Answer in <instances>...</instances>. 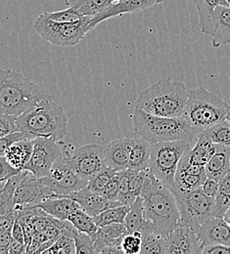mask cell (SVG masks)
Segmentation results:
<instances>
[{
    "mask_svg": "<svg viewBox=\"0 0 230 254\" xmlns=\"http://www.w3.org/2000/svg\"><path fill=\"white\" fill-rule=\"evenodd\" d=\"M143 197L144 216L147 220L141 233L152 232L167 237L180 224V212L174 192L159 181L148 167Z\"/></svg>",
    "mask_w": 230,
    "mask_h": 254,
    "instance_id": "6da1fadb",
    "label": "cell"
},
{
    "mask_svg": "<svg viewBox=\"0 0 230 254\" xmlns=\"http://www.w3.org/2000/svg\"><path fill=\"white\" fill-rule=\"evenodd\" d=\"M52 97L24 74L12 70L0 72V114L20 116Z\"/></svg>",
    "mask_w": 230,
    "mask_h": 254,
    "instance_id": "7a4b0ae2",
    "label": "cell"
},
{
    "mask_svg": "<svg viewBox=\"0 0 230 254\" xmlns=\"http://www.w3.org/2000/svg\"><path fill=\"white\" fill-rule=\"evenodd\" d=\"M188 91L183 82L162 79L139 94L135 108L158 117L180 118L187 103Z\"/></svg>",
    "mask_w": 230,
    "mask_h": 254,
    "instance_id": "3957f363",
    "label": "cell"
},
{
    "mask_svg": "<svg viewBox=\"0 0 230 254\" xmlns=\"http://www.w3.org/2000/svg\"><path fill=\"white\" fill-rule=\"evenodd\" d=\"M19 131L37 137L62 141L68 133V118L63 108L50 100H45L17 117Z\"/></svg>",
    "mask_w": 230,
    "mask_h": 254,
    "instance_id": "277c9868",
    "label": "cell"
},
{
    "mask_svg": "<svg viewBox=\"0 0 230 254\" xmlns=\"http://www.w3.org/2000/svg\"><path fill=\"white\" fill-rule=\"evenodd\" d=\"M134 132L150 144L197 139V133L182 118H164L151 115L135 108L133 114Z\"/></svg>",
    "mask_w": 230,
    "mask_h": 254,
    "instance_id": "5b68a950",
    "label": "cell"
},
{
    "mask_svg": "<svg viewBox=\"0 0 230 254\" xmlns=\"http://www.w3.org/2000/svg\"><path fill=\"white\" fill-rule=\"evenodd\" d=\"M230 105L220 96L200 86L188 91L182 118L197 133L227 119Z\"/></svg>",
    "mask_w": 230,
    "mask_h": 254,
    "instance_id": "8992f818",
    "label": "cell"
},
{
    "mask_svg": "<svg viewBox=\"0 0 230 254\" xmlns=\"http://www.w3.org/2000/svg\"><path fill=\"white\" fill-rule=\"evenodd\" d=\"M197 139L152 144L149 168L155 177L169 189L172 190L174 186V177L180 159L187 151L194 147Z\"/></svg>",
    "mask_w": 230,
    "mask_h": 254,
    "instance_id": "52a82bcc",
    "label": "cell"
},
{
    "mask_svg": "<svg viewBox=\"0 0 230 254\" xmlns=\"http://www.w3.org/2000/svg\"><path fill=\"white\" fill-rule=\"evenodd\" d=\"M92 18L87 16L78 23H60L42 13L35 20L34 29L44 40L60 47H70L78 44L92 31L90 27Z\"/></svg>",
    "mask_w": 230,
    "mask_h": 254,
    "instance_id": "ba28073f",
    "label": "cell"
},
{
    "mask_svg": "<svg viewBox=\"0 0 230 254\" xmlns=\"http://www.w3.org/2000/svg\"><path fill=\"white\" fill-rule=\"evenodd\" d=\"M174 192L179 212L180 224L194 231L215 217V198L208 196L200 188L193 190H172Z\"/></svg>",
    "mask_w": 230,
    "mask_h": 254,
    "instance_id": "9c48e42d",
    "label": "cell"
},
{
    "mask_svg": "<svg viewBox=\"0 0 230 254\" xmlns=\"http://www.w3.org/2000/svg\"><path fill=\"white\" fill-rule=\"evenodd\" d=\"M67 145L54 139L37 137L33 140V151L30 161L24 170L32 172L36 177L48 175L54 162L66 151Z\"/></svg>",
    "mask_w": 230,
    "mask_h": 254,
    "instance_id": "30bf717a",
    "label": "cell"
},
{
    "mask_svg": "<svg viewBox=\"0 0 230 254\" xmlns=\"http://www.w3.org/2000/svg\"><path fill=\"white\" fill-rule=\"evenodd\" d=\"M67 150L52 165L47 176L42 181L59 195H66L76 190H81L88 185V181L81 178L71 167L66 159Z\"/></svg>",
    "mask_w": 230,
    "mask_h": 254,
    "instance_id": "8fae6325",
    "label": "cell"
},
{
    "mask_svg": "<svg viewBox=\"0 0 230 254\" xmlns=\"http://www.w3.org/2000/svg\"><path fill=\"white\" fill-rule=\"evenodd\" d=\"M66 159L77 174L87 181L107 166L104 159L103 147L98 144L85 145L72 154L67 151Z\"/></svg>",
    "mask_w": 230,
    "mask_h": 254,
    "instance_id": "7c38bea8",
    "label": "cell"
},
{
    "mask_svg": "<svg viewBox=\"0 0 230 254\" xmlns=\"http://www.w3.org/2000/svg\"><path fill=\"white\" fill-rule=\"evenodd\" d=\"M53 192L41 178L36 177L28 171L23 180L19 183L15 192V208L23 209L39 204L44 199L54 196Z\"/></svg>",
    "mask_w": 230,
    "mask_h": 254,
    "instance_id": "4fadbf2b",
    "label": "cell"
},
{
    "mask_svg": "<svg viewBox=\"0 0 230 254\" xmlns=\"http://www.w3.org/2000/svg\"><path fill=\"white\" fill-rule=\"evenodd\" d=\"M128 234V229L123 223H114L99 227L92 235L96 254H124L122 242Z\"/></svg>",
    "mask_w": 230,
    "mask_h": 254,
    "instance_id": "5bb4252c",
    "label": "cell"
},
{
    "mask_svg": "<svg viewBox=\"0 0 230 254\" xmlns=\"http://www.w3.org/2000/svg\"><path fill=\"white\" fill-rule=\"evenodd\" d=\"M166 254H203L204 247L196 232L183 225L177 226L166 237Z\"/></svg>",
    "mask_w": 230,
    "mask_h": 254,
    "instance_id": "9a60e30c",
    "label": "cell"
},
{
    "mask_svg": "<svg viewBox=\"0 0 230 254\" xmlns=\"http://www.w3.org/2000/svg\"><path fill=\"white\" fill-rule=\"evenodd\" d=\"M164 0H119L110 3L97 16L92 18L90 23L91 30H94L100 23L125 14L141 12L156 4L162 3Z\"/></svg>",
    "mask_w": 230,
    "mask_h": 254,
    "instance_id": "2e32d148",
    "label": "cell"
},
{
    "mask_svg": "<svg viewBox=\"0 0 230 254\" xmlns=\"http://www.w3.org/2000/svg\"><path fill=\"white\" fill-rule=\"evenodd\" d=\"M63 196L72 198L75 201H77L80 209H82L84 212H86L92 217L97 216L100 213L109 208L123 205L122 202L111 201L97 192L88 189L87 187L81 190H76Z\"/></svg>",
    "mask_w": 230,
    "mask_h": 254,
    "instance_id": "e0dca14e",
    "label": "cell"
},
{
    "mask_svg": "<svg viewBox=\"0 0 230 254\" xmlns=\"http://www.w3.org/2000/svg\"><path fill=\"white\" fill-rule=\"evenodd\" d=\"M202 246H230V226L224 217H213L201 225L195 231Z\"/></svg>",
    "mask_w": 230,
    "mask_h": 254,
    "instance_id": "ac0fdd59",
    "label": "cell"
},
{
    "mask_svg": "<svg viewBox=\"0 0 230 254\" xmlns=\"http://www.w3.org/2000/svg\"><path fill=\"white\" fill-rule=\"evenodd\" d=\"M133 139L120 138L103 147L104 159L107 166L117 172L129 168Z\"/></svg>",
    "mask_w": 230,
    "mask_h": 254,
    "instance_id": "d6986e66",
    "label": "cell"
},
{
    "mask_svg": "<svg viewBox=\"0 0 230 254\" xmlns=\"http://www.w3.org/2000/svg\"><path fill=\"white\" fill-rule=\"evenodd\" d=\"M199 15V27L207 35H214L217 29V8L220 5L230 6L228 0H193Z\"/></svg>",
    "mask_w": 230,
    "mask_h": 254,
    "instance_id": "ffe728a7",
    "label": "cell"
},
{
    "mask_svg": "<svg viewBox=\"0 0 230 254\" xmlns=\"http://www.w3.org/2000/svg\"><path fill=\"white\" fill-rule=\"evenodd\" d=\"M35 206L40 207L52 217L60 220H68L75 211L80 208L78 203L74 199L59 194L47 197Z\"/></svg>",
    "mask_w": 230,
    "mask_h": 254,
    "instance_id": "44dd1931",
    "label": "cell"
},
{
    "mask_svg": "<svg viewBox=\"0 0 230 254\" xmlns=\"http://www.w3.org/2000/svg\"><path fill=\"white\" fill-rule=\"evenodd\" d=\"M207 176L222 180L230 170V148L217 145V151L205 165Z\"/></svg>",
    "mask_w": 230,
    "mask_h": 254,
    "instance_id": "7402d4cb",
    "label": "cell"
},
{
    "mask_svg": "<svg viewBox=\"0 0 230 254\" xmlns=\"http://www.w3.org/2000/svg\"><path fill=\"white\" fill-rule=\"evenodd\" d=\"M33 140L34 139H26L15 143L6 151L3 157H5L14 167L24 170V167L33 155Z\"/></svg>",
    "mask_w": 230,
    "mask_h": 254,
    "instance_id": "603a6c76",
    "label": "cell"
},
{
    "mask_svg": "<svg viewBox=\"0 0 230 254\" xmlns=\"http://www.w3.org/2000/svg\"><path fill=\"white\" fill-rule=\"evenodd\" d=\"M28 170H22L18 175L1 183L0 190V215L15 209V192L19 183L26 176Z\"/></svg>",
    "mask_w": 230,
    "mask_h": 254,
    "instance_id": "cb8c5ba5",
    "label": "cell"
},
{
    "mask_svg": "<svg viewBox=\"0 0 230 254\" xmlns=\"http://www.w3.org/2000/svg\"><path fill=\"white\" fill-rule=\"evenodd\" d=\"M151 147L152 144L142 138L133 139L129 168L136 171L147 169L150 162Z\"/></svg>",
    "mask_w": 230,
    "mask_h": 254,
    "instance_id": "d4e9b609",
    "label": "cell"
},
{
    "mask_svg": "<svg viewBox=\"0 0 230 254\" xmlns=\"http://www.w3.org/2000/svg\"><path fill=\"white\" fill-rule=\"evenodd\" d=\"M218 24L213 35V46L230 44V6L220 5L217 8Z\"/></svg>",
    "mask_w": 230,
    "mask_h": 254,
    "instance_id": "484cf974",
    "label": "cell"
},
{
    "mask_svg": "<svg viewBox=\"0 0 230 254\" xmlns=\"http://www.w3.org/2000/svg\"><path fill=\"white\" fill-rule=\"evenodd\" d=\"M216 151L217 144L213 143L204 133H200L196 144L188 151V155L194 163L205 166Z\"/></svg>",
    "mask_w": 230,
    "mask_h": 254,
    "instance_id": "4316f807",
    "label": "cell"
},
{
    "mask_svg": "<svg viewBox=\"0 0 230 254\" xmlns=\"http://www.w3.org/2000/svg\"><path fill=\"white\" fill-rule=\"evenodd\" d=\"M146 223L147 220L144 216L143 197L139 195L131 205V210L126 217L125 225L128 229V233H133L135 231H141Z\"/></svg>",
    "mask_w": 230,
    "mask_h": 254,
    "instance_id": "83f0119b",
    "label": "cell"
},
{
    "mask_svg": "<svg viewBox=\"0 0 230 254\" xmlns=\"http://www.w3.org/2000/svg\"><path fill=\"white\" fill-rule=\"evenodd\" d=\"M230 208V170L220 182L219 192L215 198V217H225Z\"/></svg>",
    "mask_w": 230,
    "mask_h": 254,
    "instance_id": "f1b7e54d",
    "label": "cell"
},
{
    "mask_svg": "<svg viewBox=\"0 0 230 254\" xmlns=\"http://www.w3.org/2000/svg\"><path fill=\"white\" fill-rule=\"evenodd\" d=\"M207 178H208L207 174H193L189 172L176 170L175 177H174V186L172 190H183V191L195 190L200 188L204 184Z\"/></svg>",
    "mask_w": 230,
    "mask_h": 254,
    "instance_id": "f546056e",
    "label": "cell"
},
{
    "mask_svg": "<svg viewBox=\"0 0 230 254\" xmlns=\"http://www.w3.org/2000/svg\"><path fill=\"white\" fill-rule=\"evenodd\" d=\"M110 3L111 0H65L67 7L75 8L89 17L97 16Z\"/></svg>",
    "mask_w": 230,
    "mask_h": 254,
    "instance_id": "4dcf8cb0",
    "label": "cell"
},
{
    "mask_svg": "<svg viewBox=\"0 0 230 254\" xmlns=\"http://www.w3.org/2000/svg\"><path fill=\"white\" fill-rule=\"evenodd\" d=\"M166 237L156 233H142V248L141 254H166Z\"/></svg>",
    "mask_w": 230,
    "mask_h": 254,
    "instance_id": "1f68e13d",
    "label": "cell"
},
{
    "mask_svg": "<svg viewBox=\"0 0 230 254\" xmlns=\"http://www.w3.org/2000/svg\"><path fill=\"white\" fill-rule=\"evenodd\" d=\"M131 210V205H120L116 207L109 208L97 216H94L93 219L98 227H103L106 225L114 224V223H123L125 224L126 217Z\"/></svg>",
    "mask_w": 230,
    "mask_h": 254,
    "instance_id": "d6a6232c",
    "label": "cell"
},
{
    "mask_svg": "<svg viewBox=\"0 0 230 254\" xmlns=\"http://www.w3.org/2000/svg\"><path fill=\"white\" fill-rule=\"evenodd\" d=\"M202 133H204L213 143L230 148V122L229 120L226 119Z\"/></svg>",
    "mask_w": 230,
    "mask_h": 254,
    "instance_id": "836d02e7",
    "label": "cell"
},
{
    "mask_svg": "<svg viewBox=\"0 0 230 254\" xmlns=\"http://www.w3.org/2000/svg\"><path fill=\"white\" fill-rule=\"evenodd\" d=\"M68 220L73 223V225L81 233L92 236L98 231L99 227L94 221L93 217L80 208L75 211Z\"/></svg>",
    "mask_w": 230,
    "mask_h": 254,
    "instance_id": "e575fe53",
    "label": "cell"
},
{
    "mask_svg": "<svg viewBox=\"0 0 230 254\" xmlns=\"http://www.w3.org/2000/svg\"><path fill=\"white\" fill-rule=\"evenodd\" d=\"M118 172L109 166H105L96 175H94L89 181L87 188L99 194L106 188L109 182L114 178Z\"/></svg>",
    "mask_w": 230,
    "mask_h": 254,
    "instance_id": "d590c367",
    "label": "cell"
},
{
    "mask_svg": "<svg viewBox=\"0 0 230 254\" xmlns=\"http://www.w3.org/2000/svg\"><path fill=\"white\" fill-rule=\"evenodd\" d=\"M118 175L120 179V191L118 200L122 202V204L132 205L135 199L132 197L131 192V169L128 168L126 170L119 171Z\"/></svg>",
    "mask_w": 230,
    "mask_h": 254,
    "instance_id": "8d00e7d4",
    "label": "cell"
},
{
    "mask_svg": "<svg viewBox=\"0 0 230 254\" xmlns=\"http://www.w3.org/2000/svg\"><path fill=\"white\" fill-rule=\"evenodd\" d=\"M44 254H77L76 242L75 239L62 234L59 239L55 242V244L46 250Z\"/></svg>",
    "mask_w": 230,
    "mask_h": 254,
    "instance_id": "74e56055",
    "label": "cell"
},
{
    "mask_svg": "<svg viewBox=\"0 0 230 254\" xmlns=\"http://www.w3.org/2000/svg\"><path fill=\"white\" fill-rule=\"evenodd\" d=\"M44 13L51 20L60 22V23H78L87 17V16H83L79 11L72 7H68L63 11L44 12Z\"/></svg>",
    "mask_w": 230,
    "mask_h": 254,
    "instance_id": "f35d334b",
    "label": "cell"
},
{
    "mask_svg": "<svg viewBox=\"0 0 230 254\" xmlns=\"http://www.w3.org/2000/svg\"><path fill=\"white\" fill-rule=\"evenodd\" d=\"M141 248H142V233L140 231L128 233L124 237L122 242V250L124 254H140Z\"/></svg>",
    "mask_w": 230,
    "mask_h": 254,
    "instance_id": "ab89813d",
    "label": "cell"
},
{
    "mask_svg": "<svg viewBox=\"0 0 230 254\" xmlns=\"http://www.w3.org/2000/svg\"><path fill=\"white\" fill-rule=\"evenodd\" d=\"M77 254H96L94 241L90 235L77 231L75 236Z\"/></svg>",
    "mask_w": 230,
    "mask_h": 254,
    "instance_id": "60d3db41",
    "label": "cell"
},
{
    "mask_svg": "<svg viewBox=\"0 0 230 254\" xmlns=\"http://www.w3.org/2000/svg\"><path fill=\"white\" fill-rule=\"evenodd\" d=\"M26 139H33L29 134L23 131H16L10 133L6 136L0 137V157H3L6 151L15 143L26 140Z\"/></svg>",
    "mask_w": 230,
    "mask_h": 254,
    "instance_id": "b9f144b4",
    "label": "cell"
},
{
    "mask_svg": "<svg viewBox=\"0 0 230 254\" xmlns=\"http://www.w3.org/2000/svg\"><path fill=\"white\" fill-rule=\"evenodd\" d=\"M17 117L15 115L0 114V137L19 131L16 123Z\"/></svg>",
    "mask_w": 230,
    "mask_h": 254,
    "instance_id": "7bdbcfd3",
    "label": "cell"
},
{
    "mask_svg": "<svg viewBox=\"0 0 230 254\" xmlns=\"http://www.w3.org/2000/svg\"><path fill=\"white\" fill-rule=\"evenodd\" d=\"M0 182H6L7 180L11 179L12 177L18 175L22 170L14 167L5 157H0Z\"/></svg>",
    "mask_w": 230,
    "mask_h": 254,
    "instance_id": "ee69618b",
    "label": "cell"
},
{
    "mask_svg": "<svg viewBox=\"0 0 230 254\" xmlns=\"http://www.w3.org/2000/svg\"><path fill=\"white\" fill-rule=\"evenodd\" d=\"M119 191H120V179L117 173L114 176V178L109 182V184L106 186V188L101 192V195L111 201H119L118 200Z\"/></svg>",
    "mask_w": 230,
    "mask_h": 254,
    "instance_id": "f6af8a7d",
    "label": "cell"
},
{
    "mask_svg": "<svg viewBox=\"0 0 230 254\" xmlns=\"http://www.w3.org/2000/svg\"><path fill=\"white\" fill-rule=\"evenodd\" d=\"M220 182L221 181L218 179L208 177L204 182V184L201 186V189L208 196L212 198H216L220 189Z\"/></svg>",
    "mask_w": 230,
    "mask_h": 254,
    "instance_id": "bcb514c9",
    "label": "cell"
},
{
    "mask_svg": "<svg viewBox=\"0 0 230 254\" xmlns=\"http://www.w3.org/2000/svg\"><path fill=\"white\" fill-rule=\"evenodd\" d=\"M205 254H230V246L228 245H210L204 248Z\"/></svg>",
    "mask_w": 230,
    "mask_h": 254,
    "instance_id": "7dc6e473",
    "label": "cell"
},
{
    "mask_svg": "<svg viewBox=\"0 0 230 254\" xmlns=\"http://www.w3.org/2000/svg\"><path fill=\"white\" fill-rule=\"evenodd\" d=\"M12 238V233L0 232V254H9Z\"/></svg>",
    "mask_w": 230,
    "mask_h": 254,
    "instance_id": "c3c4849f",
    "label": "cell"
},
{
    "mask_svg": "<svg viewBox=\"0 0 230 254\" xmlns=\"http://www.w3.org/2000/svg\"><path fill=\"white\" fill-rule=\"evenodd\" d=\"M12 237L17 240L18 242L26 245V241H25V233H24V229L22 224L19 221V219L17 218L16 221L14 223L13 229H12Z\"/></svg>",
    "mask_w": 230,
    "mask_h": 254,
    "instance_id": "681fc988",
    "label": "cell"
},
{
    "mask_svg": "<svg viewBox=\"0 0 230 254\" xmlns=\"http://www.w3.org/2000/svg\"><path fill=\"white\" fill-rule=\"evenodd\" d=\"M27 254V246L18 242L14 238H12L10 248H9V254Z\"/></svg>",
    "mask_w": 230,
    "mask_h": 254,
    "instance_id": "f907efd6",
    "label": "cell"
},
{
    "mask_svg": "<svg viewBox=\"0 0 230 254\" xmlns=\"http://www.w3.org/2000/svg\"><path fill=\"white\" fill-rule=\"evenodd\" d=\"M225 219H226V221L228 222V224L230 226V212H227V214L225 215V217H224Z\"/></svg>",
    "mask_w": 230,
    "mask_h": 254,
    "instance_id": "816d5d0a",
    "label": "cell"
},
{
    "mask_svg": "<svg viewBox=\"0 0 230 254\" xmlns=\"http://www.w3.org/2000/svg\"><path fill=\"white\" fill-rule=\"evenodd\" d=\"M227 120H229L230 122V106L229 108V111H228V115H227Z\"/></svg>",
    "mask_w": 230,
    "mask_h": 254,
    "instance_id": "f5cc1de1",
    "label": "cell"
},
{
    "mask_svg": "<svg viewBox=\"0 0 230 254\" xmlns=\"http://www.w3.org/2000/svg\"><path fill=\"white\" fill-rule=\"evenodd\" d=\"M114 1H119V0H111V3H112V2H114Z\"/></svg>",
    "mask_w": 230,
    "mask_h": 254,
    "instance_id": "db71d44e",
    "label": "cell"
},
{
    "mask_svg": "<svg viewBox=\"0 0 230 254\" xmlns=\"http://www.w3.org/2000/svg\"><path fill=\"white\" fill-rule=\"evenodd\" d=\"M228 212H230V208L229 209V211H228Z\"/></svg>",
    "mask_w": 230,
    "mask_h": 254,
    "instance_id": "11a10c76",
    "label": "cell"
},
{
    "mask_svg": "<svg viewBox=\"0 0 230 254\" xmlns=\"http://www.w3.org/2000/svg\"><path fill=\"white\" fill-rule=\"evenodd\" d=\"M229 1H230V0H229Z\"/></svg>",
    "mask_w": 230,
    "mask_h": 254,
    "instance_id": "9f6ffc18",
    "label": "cell"
},
{
    "mask_svg": "<svg viewBox=\"0 0 230 254\" xmlns=\"http://www.w3.org/2000/svg\"><path fill=\"white\" fill-rule=\"evenodd\" d=\"M228 1H229V0H228ZM229 2H230V1H229Z\"/></svg>",
    "mask_w": 230,
    "mask_h": 254,
    "instance_id": "6f0895ef",
    "label": "cell"
}]
</instances>
